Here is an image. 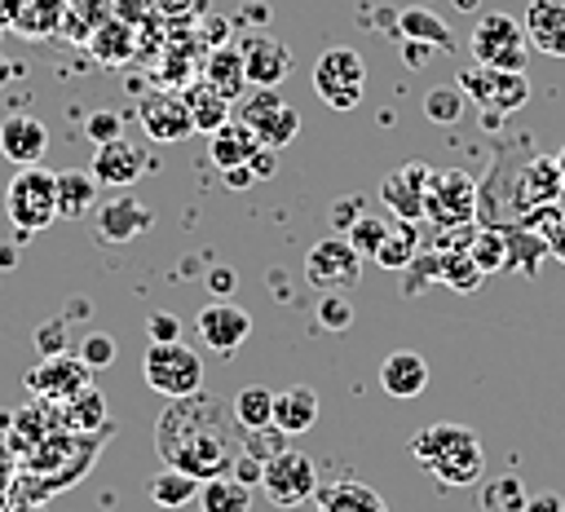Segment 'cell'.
Returning <instances> with one entry per match:
<instances>
[{
  "instance_id": "obj_1",
  "label": "cell",
  "mask_w": 565,
  "mask_h": 512,
  "mask_svg": "<svg viewBox=\"0 0 565 512\" xmlns=\"http://www.w3.org/2000/svg\"><path fill=\"white\" fill-rule=\"evenodd\" d=\"M154 450L163 463L207 481L234 468L243 437H238V419L225 402L207 397V393H190V397H168L159 424H154Z\"/></svg>"
},
{
  "instance_id": "obj_2",
  "label": "cell",
  "mask_w": 565,
  "mask_h": 512,
  "mask_svg": "<svg viewBox=\"0 0 565 512\" xmlns=\"http://www.w3.org/2000/svg\"><path fill=\"white\" fill-rule=\"evenodd\" d=\"M411 455H415L441 486H472V481H481V472H486L481 437H477L468 424H450V419L424 424V428L411 437Z\"/></svg>"
},
{
  "instance_id": "obj_3",
  "label": "cell",
  "mask_w": 565,
  "mask_h": 512,
  "mask_svg": "<svg viewBox=\"0 0 565 512\" xmlns=\"http://www.w3.org/2000/svg\"><path fill=\"white\" fill-rule=\"evenodd\" d=\"M4 212L18 234H40L57 221V172L26 163L4 185Z\"/></svg>"
},
{
  "instance_id": "obj_4",
  "label": "cell",
  "mask_w": 565,
  "mask_h": 512,
  "mask_svg": "<svg viewBox=\"0 0 565 512\" xmlns=\"http://www.w3.org/2000/svg\"><path fill=\"white\" fill-rule=\"evenodd\" d=\"M561 199H565V181H561L556 159H547V154H525V159L516 163V177H512V185H508V199H503L494 225H512V221H521L525 212L552 207V203H561Z\"/></svg>"
},
{
  "instance_id": "obj_5",
  "label": "cell",
  "mask_w": 565,
  "mask_h": 512,
  "mask_svg": "<svg viewBox=\"0 0 565 512\" xmlns=\"http://www.w3.org/2000/svg\"><path fill=\"white\" fill-rule=\"evenodd\" d=\"M468 49H472V57L481 66H499V71H525V62H530L525 26L512 13H503V9L477 18V26L468 35Z\"/></svg>"
},
{
  "instance_id": "obj_6",
  "label": "cell",
  "mask_w": 565,
  "mask_h": 512,
  "mask_svg": "<svg viewBox=\"0 0 565 512\" xmlns=\"http://www.w3.org/2000/svg\"><path fill=\"white\" fill-rule=\"evenodd\" d=\"M313 93L331 110H353L366 97V62L349 44H331L313 62Z\"/></svg>"
},
{
  "instance_id": "obj_7",
  "label": "cell",
  "mask_w": 565,
  "mask_h": 512,
  "mask_svg": "<svg viewBox=\"0 0 565 512\" xmlns=\"http://www.w3.org/2000/svg\"><path fill=\"white\" fill-rule=\"evenodd\" d=\"M238 119L252 128V137L260 146H274V150L291 146L300 132V110L291 102H282V93L269 84H256L252 93L238 97Z\"/></svg>"
},
{
  "instance_id": "obj_8",
  "label": "cell",
  "mask_w": 565,
  "mask_h": 512,
  "mask_svg": "<svg viewBox=\"0 0 565 512\" xmlns=\"http://www.w3.org/2000/svg\"><path fill=\"white\" fill-rule=\"evenodd\" d=\"M455 84L463 88L468 102H477L481 110H494V115H512V110H521V106L530 102V79H525V71H499V66L472 62V66L459 71Z\"/></svg>"
},
{
  "instance_id": "obj_9",
  "label": "cell",
  "mask_w": 565,
  "mask_h": 512,
  "mask_svg": "<svg viewBox=\"0 0 565 512\" xmlns=\"http://www.w3.org/2000/svg\"><path fill=\"white\" fill-rule=\"evenodd\" d=\"M477 207H481V190H477V181H472L468 172H459V168L433 172L428 194H424V216H428L437 230L472 225V221H477Z\"/></svg>"
},
{
  "instance_id": "obj_10",
  "label": "cell",
  "mask_w": 565,
  "mask_h": 512,
  "mask_svg": "<svg viewBox=\"0 0 565 512\" xmlns=\"http://www.w3.org/2000/svg\"><path fill=\"white\" fill-rule=\"evenodd\" d=\"M146 384L159 397H190L203 388V362L190 344H150L146 349Z\"/></svg>"
},
{
  "instance_id": "obj_11",
  "label": "cell",
  "mask_w": 565,
  "mask_h": 512,
  "mask_svg": "<svg viewBox=\"0 0 565 512\" xmlns=\"http://www.w3.org/2000/svg\"><path fill=\"white\" fill-rule=\"evenodd\" d=\"M260 490H265V499L274 503V508H300L305 499H313L318 494V468H313V459L305 455V450H278L265 468H260Z\"/></svg>"
},
{
  "instance_id": "obj_12",
  "label": "cell",
  "mask_w": 565,
  "mask_h": 512,
  "mask_svg": "<svg viewBox=\"0 0 565 512\" xmlns=\"http://www.w3.org/2000/svg\"><path fill=\"white\" fill-rule=\"evenodd\" d=\"M305 278L318 291H344V287H353L362 278V256H358V247L344 234H331V238H322V243L309 247Z\"/></svg>"
},
{
  "instance_id": "obj_13",
  "label": "cell",
  "mask_w": 565,
  "mask_h": 512,
  "mask_svg": "<svg viewBox=\"0 0 565 512\" xmlns=\"http://www.w3.org/2000/svg\"><path fill=\"white\" fill-rule=\"evenodd\" d=\"M154 225V212L137 199V194H110L93 207V238L97 243H132L137 234H146Z\"/></svg>"
},
{
  "instance_id": "obj_14",
  "label": "cell",
  "mask_w": 565,
  "mask_h": 512,
  "mask_svg": "<svg viewBox=\"0 0 565 512\" xmlns=\"http://www.w3.org/2000/svg\"><path fill=\"white\" fill-rule=\"evenodd\" d=\"M194 327H199V340L212 349V353H234L247 335H252V313L243 309V305H234V300H207L203 309H199V318H194Z\"/></svg>"
},
{
  "instance_id": "obj_15",
  "label": "cell",
  "mask_w": 565,
  "mask_h": 512,
  "mask_svg": "<svg viewBox=\"0 0 565 512\" xmlns=\"http://www.w3.org/2000/svg\"><path fill=\"white\" fill-rule=\"evenodd\" d=\"M428 181H433V168L419 163V159H406L402 168H393V172L380 181V199L393 207L397 221H419V216H424Z\"/></svg>"
},
{
  "instance_id": "obj_16",
  "label": "cell",
  "mask_w": 565,
  "mask_h": 512,
  "mask_svg": "<svg viewBox=\"0 0 565 512\" xmlns=\"http://www.w3.org/2000/svg\"><path fill=\"white\" fill-rule=\"evenodd\" d=\"M234 49H238V57H243L252 84L278 88V84L287 79V71H291V49H287L282 40H274L269 31H247Z\"/></svg>"
},
{
  "instance_id": "obj_17",
  "label": "cell",
  "mask_w": 565,
  "mask_h": 512,
  "mask_svg": "<svg viewBox=\"0 0 565 512\" xmlns=\"http://www.w3.org/2000/svg\"><path fill=\"white\" fill-rule=\"evenodd\" d=\"M141 128L150 132V141H185L194 132V119L185 110V97L172 88H159L141 102Z\"/></svg>"
},
{
  "instance_id": "obj_18",
  "label": "cell",
  "mask_w": 565,
  "mask_h": 512,
  "mask_svg": "<svg viewBox=\"0 0 565 512\" xmlns=\"http://www.w3.org/2000/svg\"><path fill=\"white\" fill-rule=\"evenodd\" d=\"M88 375H93V371H88L79 358L49 353L44 366H35V371L26 375V384H31L40 397H49V402H71V397H79V393L88 388Z\"/></svg>"
},
{
  "instance_id": "obj_19",
  "label": "cell",
  "mask_w": 565,
  "mask_h": 512,
  "mask_svg": "<svg viewBox=\"0 0 565 512\" xmlns=\"http://www.w3.org/2000/svg\"><path fill=\"white\" fill-rule=\"evenodd\" d=\"M141 168H146L141 150H137L132 141H124V137H115V141H102V146L93 150V177H97V185H110V190H128V185L141 177Z\"/></svg>"
},
{
  "instance_id": "obj_20",
  "label": "cell",
  "mask_w": 565,
  "mask_h": 512,
  "mask_svg": "<svg viewBox=\"0 0 565 512\" xmlns=\"http://www.w3.org/2000/svg\"><path fill=\"white\" fill-rule=\"evenodd\" d=\"M0 150H4V159H13L18 168L40 163L44 150H49V128H44V119H35V115H9V119L0 124Z\"/></svg>"
},
{
  "instance_id": "obj_21",
  "label": "cell",
  "mask_w": 565,
  "mask_h": 512,
  "mask_svg": "<svg viewBox=\"0 0 565 512\" xmlns=\"http://www.w3.org/2000/svg\"><path fill=\"white\" fill-rule=\"evenodd\" d=\"M521 26L530 35V49L547 57H565V0H530Z\"/></svg>"
},
{
  "instance_id": "obj_22",
  "label": "cell",
  "mask_w": 565,
  "mask_h": 512,
  "mask_svg": "<svg viewBox=\"0 0 565 512\" xmlns=\"http://www.w3.org/2000/svg\"><path fill=\"white\" fill-rule=\"evenodd\" d=\"M380 388L388 393V397H419L424 388H428V362H424V353H415V349H397V353H388L384 362H380Z\"/></svg>"
},
{
  "instance_id": "obj_23",
  "label": "cell",
  "mask_w": 565,
  "mask_h": 512,
  "mask_svg": "<svg viewBox=\"0 0 565 512\" xmlns=\"http://www.w3.org/2000/svg\"><path fill=\"white\" fill-rule=\"evenodd\" d=\"M199 79H207L221 97H230V102H238L243 93H247V66H243V57H238V49L234 44H216V49H207L203 53V66H199Z\"/></svg>"
},
{
  "instance_id": "obj_24",
  "label": "cell",
  "mask_w": 565,
  "mask_h": 512,
  "mask_svg": "<svg viewBox=\"0 0 565 512\" xmlns=\"http://www.w3.org/2000/svg\"><path fill=\"white\" fill-rule=\"evenodd\" d=\"M256 137H252V128L243 124V119H225L221 128H212L207 132V154H212V163L221 168V172H230V168H243L252 154H256Z\"/></svg>"
},
{
  "instance_id": "obj_25",
  "label": "cell",
  "mask_w": 565,
  "mask_h": 512,
  "mask_svg": "<svg viewBox=\"0 0 565 512\" xmlns=\"http://www.w3.org/2000/svg\"><path fill=\"white\" fill-rule=\"evenodd\" d=\"M397 35L402 40H419V44H433L437 53H450L455 49V31L441 22V13H433L428 4H411V9H397L393 18Z\"/></svg>"
},
{
  "instance_id": "obj_26",
  "label": "cell",
  "mask_w": 565,
  "mask_h": 512,
  "mask_svg": "<svg viewBox=\"0 0 565 512\" xmlns=\"http://www.w3.org/2000/svg\"><path fill=\"white\" fill-rule=\"evenodd\" d=\"M274 424H278L287 437L313 428V424H318V393H313L309 384H291V388L274 393Z\"/></svg>"
},
{
  "instance_id": "obj_27",
  "label": "cell",
  "mask_w": 565,
  "mask_h": 512,
  "mask_svg": "<svg viewBox=\"0 0 565 512\" xmlns=\"http://www.w3.org/2000/svg\"><path fill=\"white\" fill-rule=\"evenodd\" d=\"M318 512H388V503L366 481L340 477V481L318 490Z\"/></svg>"
},
{
  "instance_id": "obj_28",
  "label": "cell",
  "mask_w": 565,
  "mask_h": 512,
  "mask_svg": "<svg viewBox=\"0 0 565 512\" xmlns=\"http://www.w3.org/2000/svg\"><path fill=\"white\" fill-rule=\"evenodd\" d=\"M181 97H185V110L194 119V132H203V137L230 119V97H221L207 79H190V88Z\"/></svg>"
},
{
  "instance_id": "obj_29",
  "label": "cell",
  "mask_w": 565,
  "mask_h": 512,
  "mask_svg": "<svg viewBox=\"0 0 565 512\" xmlns=\"http://www.w3.org/2000/svg\"><path fill=\"white\" fill-rule=\"evenodd\" d=\"M415 256H419V230H415V221H397V216H393L371 260H375L380 269H406Z\"/></svg>"
},
{
  "instance_id": "obj_30",
  "label": "cell",
  "mask_w": 565,
  "mask_h": 512,
  "mask_svg": "<svg viewBox=\"0 0 565 512\" xmlns=\"http://www.w3.org/2000/svg\"><path fill=\"white\" fill-rule=\"evenodd\" d=\"M97 207V177L93 172H57V216H93Z\"/></svg>"
},
{
  "instance_id": "obj_31",
  "label": "cell",
  "mask_w": 565,
  "mask_h": 512,
  "mask_svg": "<svg viewBox=\"0 0 565 512\" xmlns=\"http://www.w3.org/2000/svg\"><path fill=\"white\" fill-rule=\"evenodd\" d=\"M199 508L203 512H247L252 508V486H243L238 477L221 472V477H207L199 486Z\"/></svg>"
},
{
  "instance_id": "obj_32",
  "label": "cell",
  "mask_w": 565,
  "mask_h": 512,
  "mask_svg": "<svg viewBox=\"0 0 565 512\" xmlns=\"http://www.w3.org/2000/svg\"><path fill=\"white\" fill-rule=\"evenodd\" d=\"M503 238H508V269H521V274H539L543 256H547V243L539 230L530 225H503Z\"/></svg>"
},
{
  "instance_id": "obj_33",
  "label": "cell",
  "mask_w": 565,
  "mask_h": 512,
  "mask_svg": "<svg viewBox=\"0 0 565 512\" xmlns=\"http://www.w3.org/2000/svg\"><path fill=\"white\" fill-rule=\"evenodd\" d=\"M437 282H446L450 291H477L486 274L477 269L468 247H437Z\"/></svg>"
},
{
  "instance_id": "obj_34",
  "label": "cell",
  "mask_w": 565,
  "mask_h": 512,
  "mask_svg": "<svg viewBox=\"0 0 565 512\" xmlns=\"http://www.w3.org/2000/svg\"><path fill=\"white\" fill-rule=\"evenodd\" d=\"M199 486H203L199 477H190V472L163 463V472L150 481V499H154L159 508H185L190 499H199Z\"/></svg>"
},
{
  "instance_id": "obj_35",
  "label": "cell",
  "mask_w": 565,
  "mask_h": 512,
  "mask_svg": "<svg viewBox=\"0 0 565 512\" xmlns=\"http://www.w3.org/2000/svg\"><path fill=\"white\" fill-rule=\"evenodd\" d=\"M88 49H93V57H97V62H106V66H124V62L132 57V31H128V22L110 18L106 26H97V31H93Z\"/></svg>"
},
{
  "instance_id": "obj_36",
  "label": "cell",
  "mask_w": 565,
  "mask_h": 512,
  "mask_svg": "<svg viewBox=\"0 0 565 512\" xmlns=\"http://www.w3.org/2000/svg\"><path fill=\"white\" fill-rule=\"evenodd\" d=\"M468 256L477 260L481 274H499V269H508V238H503V225H481V230H472V238H468Z\"/></svg>"
},
{
  "instance_id": "obj_37",
  "label": "cell",
  "mask_w": 565,
  "mask_h": 512,
  "mask_svg": "<svg viewBox=\"0 0 565 512\" xmlns=\"http://www.w3.org/2000/svg\"><path fill=\"white\" fill-rule=\"evenodd\" d=\"M230 410H234V419H238L243 428L274 424V393H269V388H260V384H247V388H238V393H234Z\"/></svg>"
},
{
  "instance_id": "obj_38",
  "label": "cell",
  "mask_w": 565,
  "mask_h": 512,
  "mask_svg": "<svg viewBox=\"0 0 565 512\" xmlns=\"http://www.w3.org/2000/svg\"><path fill=\"white\" fill-rule=\"evenodd\" d=\"M463 88L459 84H433L428 93H424V119H433V124H441V128H450V124H459V115H463Z\"/></svg>"
},
{
  "instance_id": "obj_39",
  "label": "cell",
  "mask_w": 565,
  "mask_h": 512,
  "mask_svg": "<svg viewBox=\"0 0 565 512\" xmlns=\"http://www.w3.org/2000/svg\"><path fill=\"white\" fill-rule=\"evenodd\" d=\"M525 499L530 494H525L521 477H512V472H503V477H494V481L481 486V512H521Z\"/></svg>"
},
{
  "instance_id": "obj_40",
  "label": "cell",
  "mask_w": 565,
  "mask_h": 512,
  "mask_svg": "<svg viewBox=\"0 0 565 512\" xmlns=\"http://www.w3.org/2000/svg\"><path fill=\"white\" fill-rule=\"evenodd\" d=\"M512 225H516V221H512ZM521 225L539 230V234H543V243H547V256L565 265V212H561L556 203H552V207H539V212H525V216H521Z\"/></svg>"
},
{
  "instance_id": "obj_41",
  "label": "cell",
  "mask_w": 565,
  "mask_h": 512,
  "mask_svg": "<svg viewBox=\"0 0 565 512\" xmlns=\"http://www.w3.org/2000/svg\"><path fill=\"white\" fill-rule=\"evenodd\" d=\"M287 433L278 428V424H260V428H247V437H243V455H252V459H260V463H269L278 450H287V441H282Z\"/></svg>"
},
{
  "instance_id": "obj_42",
  "label": "cell",
  "mask_w": 565,
  "mask_h": 512,
  "mask_svg": "<svg viewBox=\"0 0 565 512\" xmlns=\"http://www.w3.org/2000/svg\"><path fill=\"white\" fill-rule=\"evenodd\" d=\"M115 353H119V344H115V335H106V331H88V335L79 340V362H84L88 371H106V366L115 362Z\"/></svg>"
},
{
  "instance_id": "obj_43",
  "label": "cell",
  "mask_w": 565,
  "mask_h": 512,
  "mask_svg": "<svg viewBox=\"0 0 565 512\" xmlns=\"http://www.w3.org/2000/svg\"><path fill=\"white\" fill-rule=\"evenodd\" d=\"M384 230H388V221H375V216H358V221L349 225V243L358 247V256H362V260H371V256H375V247H380Z\"/></svg>"
},
{
  "instance_id": "obj_44",
  "label": "cell",
  "mask_w": 565,
  "mask_h": 512,
  "mask_svg": "<svg viewBox=\"0 0 565 512\" xmlns=\"http://www.w3.org/2000/svg\"><path fill=\"white\" fill-rule=\"evenodd\" d=\"M318 322H322L327 331H344V327L353 322V305H349V296H335V291L318 296Z\"/></svg>"
},
{
  "instance_id": "obj_45",
  "label": "cell",
  "mask_w": 565,
  "mask_h": 512,
  "mask_svg": "<svg viewBox=\"0 0 565 512\" xmlns=\"http://www.w3.org/2000/svg\"><path fill=\"white\" fill-rule=\"evenodd\" d=\"M84 132L93 137V146H102V141H115V137H124V119H119L115 110H97V115H88Z\"/></svg>"
},
{
  "instance_id": "obj_46",
  "label": "cell",
  "mask_w": 565,
  "mask_h": 512,
  "mask_svg": "<svg viewBox=\"0 0 565 512\" xmlns=\"http://www.w3.org/2000/svg\"><path fill=\"white\" fill-rule=\"evenodd\" d=\"M146 327H150V344H172V340H181V322H177V313H168V309H154V313L146 318Z\"/></svg>"
},
{
  "instance_id": "obj_47",
  "label": "cell",
  "mask_w": 565,
  "mask_h": 512,
  "mask_svg": "<svg viewBox=\"0 0 565 512\" xmlns=\"http://www.w3.org/2000/svg\"><path fill=\"white\" fill-rule=\"evenodd\" d=\"M260 468H265L260 459H252V455H243V450H238V459H234L230 477H238L243 486H260Z\"/></svg>"
},
{
  "instance_id": "obj_48",
  "label": "cell",
  "mask_w": 565,
  "mask_h": 512,
  "mask_svg": "<svg viewBox=\"0 0 565 512\" xmlns=\"http://www.w3.org/2000/svg\"><path fill=\"white\" fill-rule=\"evenodd\" d=\"M433 53H437L433 44H419V40H402V62H406V66H428V62H433Z\"/></svg>"
},
{
  "instance_id": "obj_49",
  "label": "cell",
  "mask_w": 565,
  "mask_h": 512,
  "mask_svg": "<svg viewBox=\"0 0 565 512\" xmlns=\"http://www.w3.org/2000/svg\"><path fill=\"white\" fill-rule=\"evenodd\" d=\"M274 163H278V150L274 146H256V154L247 159L252 177H274Z\"/></svg>"
},
{
  "instance_id": "obj_50",
  "label": "cell",
  "mask_w": 565,
  "mask_h": 512,
  "mask_svg": "<svg viewBox=\"0 0 565 512\" xmlns=\"http://www.w3.org/2000/svg\"><path fill=\"white\" fill-rule=\"evenodd\" d=\"M207 291H212V296H230V291H234V269L212 265V269H207Z\"/></svg>"
},
{
  "instance_id": "obj_51",
  "label": "cell",
  "mask_w": 565,
  "mask_h": 512,
  "mask_svg": "<svg viewBox=\"0 0 565 512\" xmlns=\"http://www.w3.org/2000/svg\"><path fill=\"white\" fill-rule=\"evenodd\" d=\"M521 512H565V503H561V494L539 490V494H530V499H525V508H521Z\"/></svg>"
},
{
  "instance_id": "obj_52",
  "label": "cell",
  "mask_w": 565,
  "mask_h": 512,
  "mask_svg": "<svg viewBox=\"0 0 565 512\" xmlns=\"http://www.w3.org/2000/svg\"><path fill=\"white\" fill-rule=\"evenodd\" d=\"M358 216H362V207H358V203H349V199L331 207V225H335V230H349V225H353Z\"/></svg>"
},
{
  "instance_id": "obj_53",
  "label": "cell",
  "mask_w": 565,
  "mask_h": 512,
  "mask_svg": "<svg viewBox=\"0 0 565 512\" xmlns=\"http://www.w3.org/2000/svg\"><path fill=\"white\" fill-rule=\"evenodd\" d=\"M57 331H62V322H49V327H44V331L35 335L44 353H62V335H57Z\"/></svg>"
},
{
  "instance_id": "obj_54",
  "label": "cell",
  "mask_w": 565,
  "mask_h": 512,
  "mask_svg": "<svg viewBox=\"0 0 565 512\" xmlns=\"http://www.w3.org/2000/svg\"><path fill=\"white\" fill-rule=\"evenodd\" d=\"M18 9H22V0H0V22H13Z\"/></svg>"
},
{
  "instance_id": "obj_55",
  "label": "cell",
  "mask_w": 565,
  "mask_h": 512,
  "mask_svg": "<svg viewBox=\"0 0 565 512\" xmlns=\"http://www.w3.org/2000/svg\"><path fill=\"white\" fill-rule=\"evenodd\" d=\"M556 168H561V181H565V146H561V154H556Z\"/></svg>"
},
{
  "instance_id": "obj_56",
  "label": "cell",
  "mask_w": 565,
  "mask_h": 512,
  "mask_svg": "<svg viewBox=\"0 0 565 512\" xmlns=\"http://www.w3.org/2000/svg\"><path fill=\"white\" fill-rule=\"evenodd\" d=\"M455 4H459V9H477V0H455Z\"/></svg>"
}]
</instances>
